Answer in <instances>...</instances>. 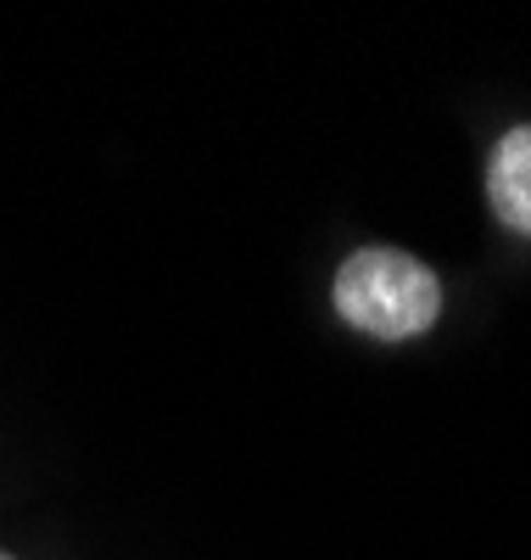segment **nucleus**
Listing matches in <instances>:
<instances>
[{"label": "nucleus", "instance_id": "f03ea898", "mask_svg": "<svg viewBox=\"0 0 531 560\" xmlns=\"http://www.w3.org/2000/svg\"><path fill=\"white\" fill-rule=\"evenodd\" d=\"M487 208L504 230L531 236V124H515L498 135V147L487 158Z\"/></svg>", "mask_w": 531, "mask_h": 560}, {"label": "nucleus", "instance_id": "f257e3e1", "mask_svg": "<svg viewBox=\"0 0 531 560\" xmlns=\"http://www.w3.org/2000/svg\"><path fill=\"white\" fill-rule=\"evenodd\" d=\"M330 303L375 342H414L442 319V275L403 247H353L330 280Z\"/></svg>", "mask_w": 531, "mask_h": 560}, {"label": "nucleus", "instance_id": "7ed1b4c3", "mask_svg": "<svg viewBox=\"0 0 531 560\" xmlns=\"http://www.w3.org/2000/svg\"><path fill=\"white\" fill-rule=\"evenodd\" d=\"M0 560H17V555H12V549H0Z\"/></svg>", "mask_w": 531, "mask_h": 560}]
</instances>
